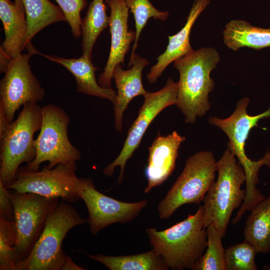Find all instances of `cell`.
Wrapping results in <instances>:
<instances>
[{"label":"cell","mask_w":270,"mask_h":270,"mask_svg":"<svg viewBox=\"0 0 270 270\" xmlns=\"http://www.w3.org/2000/svg\"><path fill=\"white\" fill-rule=\"evenodd\" d=\"M10 196L14 208L17 234L14 248L17 265L28 256L42 233L49 214L61 200L14 190L10 192Z\"/></svg>","instance_id":"cell-9"},{"label":"cell","mask_w":270,"mask_h":270,"mask_svg":"<svg viewBox=\"0 0 270 270\" xmlns=\"http://www.w3.org/2000/svg\"><path fill=\"white\" fill-rule=\"evenodd\" d=\"M104 0H92L82 21V56L92 58V51L96 39L102 31L109 26Z\"/></svg>","instance_id":"cell-24"},{"label":"cell","mask_w":270,"mask_h":270,"mask_svg":"<svg viewBox=\"0 0 270 270\" xmlns=\"http://www.w3.org/2000/svg\"><path fill=\"white\" fill-rule=\"evenodd\" d=\"M10 123L4 110L0 108V135L3 134Z\"/></svg>","instance_id":"cell-33"},{"label":"cell","mask_w":270,"mask_h":270,"mask_svg":"<svg viewBox=\"0 0 270 270\" xmlns=\"http://www.w3.org/2000/svg\"><path fill=\"white\" fill-rule=\"evenodd\" d=\"M216 166L217 180L202 200L204 223L206 228L214 224L224 238L234 210L241 206L245 198L246 190L241 186L246 178L244 168L228 148Z\"/></svg>","instance_id":"cell-3"},{"label":"cell","mask_w":270,"mask_h":270,"mask_svg":"<svg viewBox=\"0 0 270 270\" xmlns=\"http://www.w3.org/2000/svg\"><path fill=\"white\" fill-rule=\"evenodd\" d=\"M148 64L146 59L136 54L130 69L123 70L120 64L114 68L112 78L117 88V97L114 104V114L115 128L118 132L122 130L124 114L129 103L136 96H144L148 92L144 88L142 75Z\"/></svg>","instance_id":"cell-16"},{"label":"cell","mask_w":270,"mask_h":270,"mask_svg":"<svg viewBox=\"0 0 270 270\" xmlns=\"http://www.w3.org/2000/svg\"><path fill=\"white\" fill-rule=\"evenodd\" d=\"M62 11L69 24L73 36L79 38L82 34L80 12L87 4L86 0H55Z\"/></svg>","instance_id":"cell-29"},{"label":"cell","mask_w":270,"mask_h":270,"mask_svg":"<svg viewBox=\"0 0 270 270\" xmlns=\"http://www.w3.org/2000/svg\"><path fill=\"white\" fill-rule=\"evenodd\" d=\"M244 234L258 253L270 251V194L251 210Z\"/></svg>","instance_id":"cell-21"},{"label":"cell","mask_w":270,"mask_h":270,"mask_svg":"<svg viewBox=\"0 0 270 270\" xmlns=\"http://www.w3.org/2000/svg\"><path fill=\"white\" fill-rule=\"evenodd\" d=\"M220 60L216 48L205 47L192 50L174 62L180 75L176 105L186 123H195L198 117L205 116L210 110L208 94L214 86L210 74Z\"/></svg>","instance_id":"cell-1"},{"label":"cell","mask_w":270,"mask_h":270,"mask_svg":"<svg viewBox=\"0 0 270 270\" xmlns=\"http://www.w3.org/2000/svg\"><path fill=\"white\" fill-rule=\"evenodd\" d=\"M36 54H40L66 68L76 79L78 92L107 99L113 104L116 102V92L112 88H102L97 82L95 72L98 68L94 66L90 58L82 56L78 58H65L44 54L38 51Z\"/></svg>","instance_id":"cell-19"},{"label":"cell","mask_w":270,"mask_h":270,"mask_svg":"<svg viewBox=\"0 0 270 270\" xmlns=\"http://www.w3.org/2000/svg\"><path fill=\"white\" fill-rule=\"evenodd\" d=\"M90 259L98 262L110 270H166L168 266L153 250L138 254L110 256L90 254L83 252Z\"/></svg>","instance_id":"cell-22"},{"label":"cell","mask_w":270,"mask_h":270,"mask_svg":"<svg viewBox=\"0 0 270 270\" xmlns=\"http://www.w3.org/2000/svg\"><path fill=\"white\" fill-rule=\"evenodd\" d=\"M76 162L58 164L53 168L45 165L40 170L20 166L15 180L6 188L75 202L81 199L78 192L80 178L76 174Z\"/></svg>","instance_id":"cell-10"},{"label":"cell","mask_w":270,"mask_h":270,"mask_svg":"<svg viewBox=\"0 0 270 270\" xmlns=\"http://www.w3.org/2000/svg\"><path fill=\"white\" fill-rule=\"evenodd\" d=\"M7 0V1H10V0Z\"/></svg>","instance_id":"cell-34"},{"label":"cell","mask_w":270,"mask_h":270,"mask_svg":"<svg viewBox=\"0 0 270 270\" xmlns=\"http://www.w3.org/2000/svg\"><path fill=\"white\" fill-rule=\"evenodd\" d=\"M17 234L14 220L0 217V270H16Z\"/></svg>","instance_id":"cell-28"},{"label":"cell","mask_w":270,"mask_h":270,"mask_svg":"<svg viewBox=\"0 0 270 270\" xmlns=\"http://www.w3.org/2000/svg\"><path fill=\"white\" fill-rule=\"evenodd\" d=\"M210 3V0H194L184 26L176 34L168 36V44L166 50L158 56L157 62L148 73L146 78L149 83L156 82L170 63L193 50L190 43L192 28L198 16Z\"/></svg>","instance_id":"cell-17"},{"label":"cell","mask_w":270,"mask_h":270,"mask_svg":"<svg viewBox=\"0 0 270 270\" xmlns=\"http://www.w3.org/2000/svg\"><path fill=\"white\" fill-rule=\"evenodd\" d=\"M26 48L28 54H20L12 59L0 82V108L10 122L22 106L36 104L45 96L44 90L29 64L30 57L36 54V50L32 44Z\"/></svg>","instance_id":"cell-11"},{"label":"cell","mask_w":270,"mask_h":270,"mask_svg":"<svg viewBox=\"0 0 270 270\" xmlns=\"http://www.w3.org/2000/svg\"><path fill=\"white\" fill-rule=\"evenodd\" d=\"M206 252L195 262L192 270H226L222 237L212 223L206 227Z\"/></svg>","instance_id":"cell-25"},{"label":"cell","mask_w":270,"mask_h":270,"mask_svg":"<svg viewBox=\"0 0 270 270\" xmlns=\"http://www.w3.org/2000/svg\"><path fill=\"white\" fill-rule=\"evenodd\" d=\"M28 24L27 40L32 38L45 27L52 24L66 20L60 6L48 0H22Z\"/></svg>","instance_id":"cell-23"},{"label":"cell","mask_w":270,"mask_h":270,"mask_svg":"<svg viewBox=\"0 0 270 270\" xmlns=\"http://www.w3.org/2000/svg\"><path fill=\"white\" fill-rule=\"evenodd\" d=\"M86 222L70 202H60L49 214L29 255L17 264L16 270H61L66 256L62 246L64 238L72 228Z\"/></svg>","instance_id":"cell-6"},{"label":"cell","mask_w":270,"mask_h":270,"mask_svg":"<svg viewBox=\"0 0 270 270\" xmlns=\"http://www.w3.org/2000/svg\"><path fill=\"white\" fill-rule=\"evenodd\" d=\"M8 190L0 181V217L14 220V208Z\"/></svg>","instance_id":"cell-30"},{"label":"cell","mask_w":270,"mask_h":270,"mask_svg":"<svg viewBox=\"0 0 270 270\" xmlns=\"http://www.w3.org/2000/svg\"><path fill=\"white\" fill-rule=\"evenodd\" d=\"M178 82L169 78L165 86L156 92H147L144 102L138 112V115L130 126L122 148L118 157L103 170L108 177L112 176L116 166H120V174L118 184L123 180L126 164L134 152L138 148L141 140L150 124L164 109L176 104L178 94Z\"/></svg>","instance_id":"cell-12"},{"label":"cell","mask_w":270,"mask_h":270,"mask_svg":"<svg viewBox=\"0 0 270 270\" xmlns=\"http://www.w3.org/2000/svg\"><path fill=\"white\" fill-rule=\"evenodd\" d=\"M130 12L132 14L135 21L136 36L128 62L132 66L138 46L140 32L148 20L153 18L162 21L166 20L169 15L168 12L160 11L156 8L149 0H124Z\"/></svg>","instance_id":"cell-26"},{"label":"cell","mask_w":270,"mask_h":270,"mask_svg":"<svg viewBox=\"0 0 270 270\" xmlns=\"http://www.w3.org/2000/svg\"><path fill=\"white\" fill-rule=\"evenodd\" d=\"M41 124L42 107L29 102L0 135V181L6 188L15 180L22 164H28L34 159V136Z\"/></svg>","instance_id":"cell-5"},{"label":"cell","mask_w":270,"mask_h":270,"mask_svg":"<svg viewBox=\"0 0 270 270\" xmlns=\"http://www.w3.org/2000/svg\"><path fill=\"white\" fill-rule=\"evenodd\" d=\"M78 192L87 208L86 222L93 235L112 224L132 221L148 204L146 200L127 202L110 197L98 191L90 178H80Z\"/></svg>","instance_id":"cell-13"},{"label":"cell","mask_w":270,"mask_h":270,"mask_svg":"<svg viewBox=\"0 0 270 270\" xmlns=\"http://www.w3.org/2000/svg\"><path fill=\"white\" fill-rule=\"evenodd\" d=\"M223 39L226 46L234 51L244 47L258 50L270 47V28L255 26L245 20H234L225 26Z\"/></svg>","instance_id":"cell-20"},{"label":"cell","mask_w":270,"mask_h":270,"mask_svg":"<svg viewBox=\"0 0 270 270\" xmlns=\"http://www.w3.org/2000/svg\"><path fill=\"white\" fill-rule=\"evenodd\" d=\"M216 172V161L212 152L200 151L190 156L182 173L158 204L160 219L170 218L184 204H199L215 181Z\"/></svg>","instance_id":"cell-7"},{"label":"cell","mask_w":270,"mask_h":270,"mask_svg":"<svg viewBox=\"0 0 270 270\" xmlns=\"http://www.w3.org/2000/svg\"><path fill=\"white\" fill-rule=\"evenodd\" d=\"M83 268L76 264L70 256L66 255L61 270H84Z\"/></svg>","instance_id":"cell-32"},{"label":"cell","mask_w":270,"mask_h":270,"mask_svg":"<svg viewBox=\"0 0 270 270\" xmlns=\"http://www.w3.org/2000/svg\"><path fill=\"white\" fill-rule=\"evenodd\" d=\"M257 252L248 240L224 249L226 270H257L255 256Z\"/></svg>","instance_id":"cell-27"},{"label":"cell","mask_w":270,"mask_h":270,"mask_svg":"<svg viewBox=\"0 0 270 270\" xmlns=\"http://www.w3.org/2000/svg\"><path fill=\"white\" fill-rule=\"evenodd\" d=\"M106 2L110 8L111 44L108 60L104 72L99 76L98 83L102 88H110L114 68L119 64H124L125 55L135 40L136 33L128 30L129 8L125 0H106Z\"/></svg>","instance_id":"cell-14"},{"label":"cell","mask_w":270,"mask_h":270,"mask_svg":"<svg viewBox=\"0 0 270 270\" xmlns=\"http://www.w3.org/2000/svg\"><path fill=\"white\" fill-rule=\"evenodd\" d=\"M0 18L4 32L1 46L12 58L22 54L30 43L27 40L28 24L22 0H0Z\"/></svg>","instance_id":"cell-18"},{"label":"cell","mask_w":270,"mask_h":270,"mask_svg":"<svg viewBox=\"0 0 270 270\" xmlns=\"http://www.w3.org/2000/svg\"><path fill=\"white\" fill-rule=\"evenodd\" d=\"M185 138L174 131L168 136L159 133L148 148V164L145 173L148 184L144 192H150L162 184L172 173L178 156V151Z\"/></svg>","instance_id":"cell-15"},{"label":"cell","mask_w":270,"mask_h":270,"mask_svg":"<svg viewBox=\"0 0 270 270\" xmlns=\"http://www.w3.org/2000/svg\"><path fill=\"white\" fill-rule=\"evenodd\" d=\"M249 102L248 98H242L238 102L234 112L228 118L223 119L210 116L208 122L222 130L228 137V148L237 158L246 174L245 199L252 202L262 196L256 185L259 182L258 173L260 168L264 165L270 168V152L267 151L259 160H252L245 153V144L252 128L257 126L260 120L270 117V108L260 114L250 116L247 112Z\"/></svg>","instance_id":"cell-4"},{"label":"cell","mask_w":270,"mask_h":270,"mask_svg":"<svg viewBox=\"0 0 270 270\" xmlns=\"http://www.w3.org/2000/svg\"><path fill=\"white\" fill-rule=\"evenodd\" d=\"M12 58L9 56L4 51L2 46H0V72H4L9 64H10Z\"/></svg>","instance_id":"cell-31"},{"label":"cell","mask_w":270,"mask_h":270,"mask_svg":"<svg viewBox=\"0 0 270 270\" xmlns=\"http://www.w3.org/2000/svg\"><path fill=\"white\" fill-rule=\"evenodd\" d=\"M204 207L185 220L163 230L156 228L146 230L152 250L168 268L192 270L207 246L206 228L204 223Z\"/></svg>","instance_id":"cell-2"},{"label":"cell","mask_w":270,"mask_h":270,"mask_svg":"<svg viewBox=\"0 0 270 270\" xmlns=\"http://www.w3.org/2000/svg\"><path fill=\"white\" fill-rule=\"evenodd\" d=\"M70 118L64 110L53 104L42 108V124L34 140L36 156L25 166L38 170L44 162L50 168L58 164L76 162L80 158V150L74 146L68 137Z\"/></svg>","instance_id":"cell-8"}]
</instances>
